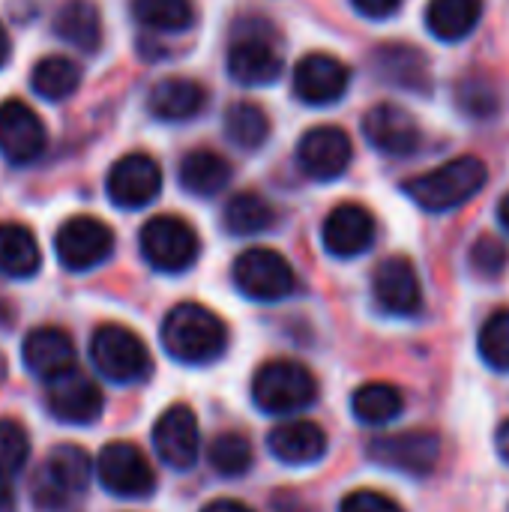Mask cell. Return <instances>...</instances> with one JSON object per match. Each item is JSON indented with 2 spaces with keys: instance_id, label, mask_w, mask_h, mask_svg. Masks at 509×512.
Returning <instances> with one entry per match:
<instances>
[{
  "instance_id": "obj_12",
  "label": "cell",
  "mask_w": 509,
  "mask_h": 512,
  "mask_svg": "<svg viewBox=\"0 0 509 512\" xmlns=\"http://www.w3.org/2000/svg\"><path fill=\"white\" fill-rule=\"evenodd\" d=\"M162 189V168L147 153H126L117 159L105 177V192L120 210H141L156 201Z\"/></svg>"
},
{
  "instance_id": "obj_40",
  "label": "cell",
  "mask_w": 509,
  "mask_h": 512,
  "mask_svg": "<svg viewBox=\"0 0 509 512\" xmlns=\"http://www.w3.org/2000/svg\"><path fill=\"white\" fill-rule=\"evenodd\" d=\"M201 512H255L252 507L240 504V501H231V498H219L213 504H207Z\"/></svg>"
},
{
  "instance_id": "obj_2",
  "label": "cell",
  "mask_w": 509,
  "mask_h": 512,
  "mask_svg": "<svg viewBox=\"0 0 509 512\" xmlns=\"http://www.w3.org/2000/svg\"><path fill=\"white\" fill-rule=\"evenodd\" d=\"M489 183V168L477 156H459L453 162H444L441 168L420 174L405 183V192L411 201L429 213H447L462 204H468L483 186Z\"/></svg>"
},
{
  "instance_id": "obj_37",
  "label": "cell",
  "mask_w": 509,
  "mask_h": 512,
  "mask_svg": "<svg viewBox=\"0 0 509 512\" xmlns=\"http://www.w3.org/2000/svg\"><path fill=\"white\" fill-rule=\"evenodd\" d=\"M507 261V246H504L498 237H489V234H486V237H480V240L471 246V267H474V273H480V276H486V279L501 276L504 267H507Z\"/></svg>"
},
{
  "instance_id": "obj_36",
  "label": "cell",
  "mask_w": 509,
  "mask_h": 512,
  "mask_svg": "<svg viewBox=\"0 0 509 512\" xmlns=\"http://www.w3.org/2000/svg\"><path fill=\"white\" fill-rule=\"evenodd\" d=\"M30 459V435L18 420H0V474L15 477Z\"/></svg>"
},
{
  "instance_id": "obj_31",
  "label": "cell",
  "mask_w": 509,
  "mask_h": 512,
  "mask_svg": "<svg viewBox=\"0 0 509 512\" xmlns=\"http://www.w3.org/2000/svg\"><path fill=\"white\" fill-rule=\"evenodd\" d=\"M225 135L240 150H258L270 138V117L255 102H234L225 111Z\"/></svg>"
},
{
  "instance_id": "obj_24",
  "label": "cell",
  "mask_w": 509,
  "mask_h": 512,
  "mask_svg": "<svg viewBox=\"0 0 509 512\" xmlns=\"http://www.w3.org/2000/svg\"><path fill=\"white\" fill-rule=\"evenodd\" d=\"M231 162L225 156H219L216 150H189L180 159V171L177 180L189 195L198 198H213L219 195L228 183H231Z\"/></svg>"
},
{
  "instance_id": "obj_8",
  "label": "cell",
  "mask_w": 509,
  "mask_h": 512,
  "mask_svg": "<svg viewBox=\"0 0 509 512\" xmlns=\"http://www.w3.org/2000/svg\"><path fill=\"white\" fill-rule=\"evenodd\" d=\"M96 477L114 498H147L156 489V474L147 456L129 441H111L96 459Z\"/></svg>"
},
{
  "instance_id": "obj_23",
  "label": "cell",
  "mask_w": 509,
  "mask_h": 512,
  "mask_svg": "<svg viewBox=\"0 0 509 512\" xmlns=\"http://www.w3.org/2000/svg\"><path fill=\"white\" fill-rule=\"evenodd\" d=\"M207 105V90L195 78H162L147 96V111L165 123H183L201 114Z\"/></svg>"
},
{
  "instance_id": "obj_41",
  "label": "cell",
  "mask_w": 509,
  "mask_h": 512,
  "mask_svg": "<svg viewBox=\"0 0 509 512\" xmlns=\"http://www.w3.org/2000/svg\"><path fill=\"white\" fill-rule=\"evenodd\" d=\"M15 492H12V486H9V477L6 474H0V512H15Z\"/></svg>"
},
{
  "instance_id": "obj_3",
  "label": "cell",
  "mask_w": 509,
  "mask_h": 512,
  "mask_svg": "<svg viewBox=\"0 0 509 512\" xmlns=\"http://www.w3.org/2000/svg\"><path fill=\"white\" fill-rule=\"evenodd\" d=\"M252 399L270 417H291L318 399V384L303 363L270 360L252 378Z\"/></svg>"
},
{
  "instance_id": "obj_17",
  "label": "cell",
  "mask_w": 509,
  "mask_h": 512,
  "mask_svg": "<svg viewBox=\"0 0 509 512\" xmlns=\"http://www.w3.org/2000/svg\"><path fill=\"white\" fill-rule=\"evenodd\" d=\"M363 135L366 141L387 156H411L417 153L423 132L411 111H405L396 102H378L363 117Z\"/></svg>"
},
{
  "instance_id": "obj_10",
  "label": "cell",
  "mask_w": 509,
  "mask_h": 512,
  "mask_svg": "<svg viewBox=\"0 0 509 512\" xmlns=\"http://www.w3.org/2000/svg\"><path fill=\"white\" fill-rule=\"evenodd\" d=\"M369 459L381 468L408 474V477H426L435 471L441 459V441L438 435L426 429H411L399 435H381L369 441Z\"/></svg>"
},
{
  "instance_id": "obj_33",
  "label": "cell",
  "mask_w": 509,
  "mask_h": 512,
  "mask_svg": "<svg viewBox=\"0 0 509 512\" xmlns=\"http://www.w3.org/2000/svg\"><path fill=\"white\" fill-rule=\"evenodd\" d=\"M378 72L402 87H426V57L408 45H381L378 51Z\"/></svg>"
},
{
  "instance_id": "obj_20",
  "label": "cell",
  "mask_w": 509,
  "mask_h": 512,
  "mask_svg": "<svg viewBox=\"0 0 509 512\" xmlns=\"http://www.w3.org/2000/svg\"><path fill=\"white\" fill-rule=\"evenodd\" d=\"M285 69V57L264 36H243L228 48V75L243 87L273 84Z\"/></svg>"
},
{
  "instance_id": "obj_18",
  "label": "cell",
  "mask_w": 509,
  "mask_h": 512,
  "mask_svg": "<svg viewBox=\"0 0 509 512\" xmlns=\"http://www.w3.org/2000/svg\"><path fill=\"white\" fill-rule=\"evenodd\" d=\"M294 93L306 105H333L345 96L351 84V69L333 54H306L294 66Z\"/></svg>"
},
{
  "instance_id": "obj_21",
  "label": "cell",
  "mask_w": 509,
  "mask_h": 512,
  "mask_svg": "<svg viewBox=\"0 0 509 512\" xmlns=\"http://www.w3.org/2000/svg\"><path fill=\"white\" fill-rule=\"evenodd\" d=\"M21 360L30 375L42 378L45 384L69 369H75V345L72 336L60 327H36L24 336Z\"/></svg>"
},
{
  "instance_id": "obj_6",
  "label": "cell",
  "mask_w": 509,
  "mask_h": 512,
  "mask_svg": "<svg viewBox=\"0 0 509 512\" xmlns=\"http://www.w3.org/2000/svg\"><path fill=\"white\" fill-rule=\"evenodd\" d=\"M231 276L237 291L255 303H279L297 291L294 267L282 252L267 246H252L243 255H237Z\"/></svg>"
},
{
  "instance_id": "obj_16",
  "label": "cell",
  "mask_w": 509,
  "mask_h": 512,
  "mask_svg": "<svg viewBox=\"0 0 509 512\" xmlns=\"http://www.w3.org/2000/svg\"><path fill=\"white\" fill-rule=\"evenodd\" d=\"M354 159V147L345 129L339 126H315L297 144V162L312 180H336L348 171Z\"/></svg>"
},
{
  "instance_id": "obj_14",
  "label": "cell",
  "mask_w": 509,
  "mask_h": 512,
  "mask_svg": "<svg viewBox=\"0 0 509 512\" xmlns=\"http://www.w3.org/2000/svg\"><path fill=\"white\" fill-rule=\"evenodd\" d=\"M372 297L381 312L393 318H411L423 309V285L417 267L402 258H384L372 273Z\"/></svg>"
},
{
  "instance_id": "obj_39",
  "label": "cell",
  "mask_w": 509,
  "mask_h": 512,
  "mask_svg": "<svg viewBox=\"0 0 509 512\" xmlns=\"http://www.w3.org/2000/svg\"><path fill=\"white\" fill-rule=\"evenodd\" d=\"M354 3V9L360 12V15H366V18H390V15H396L399 12V6H402V0H351Z\"/></svg>"
},
{
  "instance_id": "obj_30",
  "label": "cell",
  "mask_w": 509,
  "mask_h": 512,
  "mask_svg": "<svg viewBox=\"0 0 509 512\" xmlns=\"http://www.w3.org/2000/svg\"><path fill=\"white\" fill-rule=\"evenodd\" d=\"M78 84H81V69H78V63H72L63 54L42 57L30 72V87L48 102H60V99L72 96L78 90Z\"/></svg>"
},
{
  "instance_id": "obj_5",
  "label": "cell",
  "mask_w": 509,
  "mask_h": 512,
  "mask_svg": "<svg viewBox=\"0 0 509 512\" xmlns=\"http://www.w3.org/2000/svg\"><path fill=\"white\" fill-rule=\"evenodd\" d=\"M90 360L111 384H138L150 375V351L138 333L123 324H102L90 336Z\"/></svg>"
},
{
  "instance_id": "obj_38",
  "label": "cell",
  "mask_w": 509,
  "mask_h": 512,
  "mask_svg": "<svg viewBox=\"0 0 509 512\" xmlns=\"http://www.w3.org/2000/svg\"><path fill=\"white\" fill-rule=\"evenodd\" d=\"M339 512H405L399 501H393L390 495L384 492H375V489H360V492H351L342 498Z\"/></svg>"
},
{
  "instance_id": "obj_25",
  "label": "cell",
  "mask_w": 509,
  "mask_h": 512,
  "mask_svg": "<svg viewBox=\"0 0 509 512\" xmlns=\"http://www.w3.org/2000/svg\"><path fill=\"white\" fill-rule=\"evenodd\" d=\"M54 36L75 45L84 54L99 51L102 45V15L93 0H66L54 12Z\"/></svg>"
},
{
  "instance_id": "obj_1",
  "label": "cell",
  "mask_w": 509,
  "mask_h": 512,
  "mask_svg": "<svg viewBox=\"0 0 509 512\" xmlns=\"http://www.w3.org/2000/svg\"><path fill=\"white\" fill-rule=\"evenodd\" d=\"M162 348L183 366H207L228 348L225 321L201 303H180L162 321Z\"/></svg>"
},
{
  "instance_id": "obj_34",
  "label": "cell",
  "mask_w": 509,
  "mask_h": 512,
  "mask_svg": "<svg viewBox=\"0 0 509 512\" xmlns=\"http://www.w3.org/2000/svg\"><path fill=\"white\" fill-rule=\"evenodd\" d=\"M252 444L246 435L240 432H222L219 438H213L210 450H207V462L219 477H243L252 468Z\"/></svg>"
},
{
  "instance_id": "obj_27",
  "label": "cell",
  "mask_w": 509,
  "mask_h": 512,
  "mask_svg": "<svg viewBox=\"0 0 509 512\" xmlns=\"http://www.w3.org/2000/svg\"><path fill=\"white\" fill-rule=\"evenodd\" d=\"M483 0H429L426 27L441 42H459L480 24Z\"/></svg>"
},
{
  "instance_id": "obj_19",
  "label": "cell",
  "mask_w": 509,
  "mask_h": 512,
  "mask_svg": "<svg viewBox=\"0 0 509 512\" xmlns=\"http://www.w3.org/2000/svg\"><path fill=\"white\" fill-rule=\"evenodd\" d=\"M375 216L360 204H339L321 225L324 249L333 258H357L375 243Z\"/></svg>"
},
{
  "instance_id": "obj_4",
  "label": "cell",
  "mask_w": 509,
  "mask_h": 512,
  "mask_svg": "<svg viewBox=\"0 0 509 512\" xmlns=\"http://www.w3.org/2000/svg\"><path fill=\"white\" fill-rule=\"evenodd\" d=\"M90 456L75 447L63 444L48 453L36 483H33V504L42 512L69 510L90 486Z\"/></svg>"
},
{
  "instance_id": "obj_44",
  "label": "cell",
  "mask_w": 509,
  "mask_h": 512,
  "mask_svg": "<svg viewBox=\"0 0 509 512\" xmlns=\"http://www.w3.org/2000/svg\"><path fill=\"white\" fill-rule=\"evenodd\" d=\"M498 219H501L504 231L509 234V195H504V198H501V204H498Z\"/></svg>"
},
{
  "instance_id": "obj_7",
  "label": "cell",
  "mask_w": 509,
  "mask_h": 512,
  "mask_svg": "<svg viewBox=\"0 0 509 512\" xmlns=\"http://www.w3.org/2000/svg\"><path fill=\"white\" fill-rule=\"evenodd\" d=\"M138 243H141L144 261L159 273H183L198 261V252H201V240L195 228L186 219L171 216V213L147 219Z\"/></svg>"
},
{
  "instance_id": "obj_22",
  "label": "cell",
  "mask_w": 509,
  "mask_h": 512,
  "mask_svg": "<svg viewBox=\"0 0 509 512\" xmlns=\"http://www.w3.org/2000/svg\"><path fill=\"white\" fill-rule=\"evenodd\" d=\"M267 447L276 462L306 468L327 456V432L312 420H288L267 435Z\"/></svg>"
},
{
  "instance_id": "obj_26",
  "label": "cell",
  "mask_w": 509,
  "mask_h": 512,
  "mask_svg": "<svg viewBox=\"0 0 509 512\" xmlns=\"http://www.w3.org/2000/svg\"><path fill=\"white\" fill-rule=\"evenodd\" d=\"M42 267V252L33 231L21 222H0V276L30 279Z\"/></svg>"
},
{
  "instance_id": "obj_9",
  "label": "cell",
  "mask_w": 509,
  "mask_h": 512,
  "mask_svg": "<svg viewBox=\"0 0 509 512\" xmlns=\"http://www.w3.org/2000/svg\"><path fill=\"white\" fill-rule=\"evenodd\" d=\"M54 252L60 264L72 273H87L111 258L114 231L96 216H72L57 228Z\"/></svg>"
},
{
  "instance_id": "obj_29",
  "label": "cell",
  "mask_w": 509,
  "mask_h": 512,
  "mask_svg": "<svg viewBox=\"0 0 509 512\" xmlns=\"http://www.w3.org/2000/svg\"><path fill=\"white\" fill-rule=\"evenodd\" d=\"M351 411L366 426H387L405 411L402 390L387 381H369L351 396Z\"/></svg>"
},
{
  "instance_id": "obj_28",
  "label": "cell",
  "mask_w": 509,
  "mask_h": 512,
  "mask_svg": "<svg viewBox=\"0 0 509 512\" xmlns=\"http://www.w3.org/2000/svg\"><path fill=\"white\" fill-rule=\"evenodd\" d=\"M222 222H225V231L234 234V237H255V234L273 228L276 210L258 192H237V195L228 198Z\"/></svg>"
},
{
  "instance_id": "obj_32",
  "label": "cell",
  "mask_w": 509,
  "mask_h": 512,
  "mask_svg": "<svg viewBox=\"0 0 509 512\" xmlns=\"http://www.w3.org/2000/svg\"><path fill=\"white\" fill-rule=\"evenodd\" d=\"M132 15L141 27L156 33H180L192 27V0H132Z\"/></svg>"
},
{
  "instance_id": "obj_13",
  "label": "cell",
  "mask_w": 509,
  "mask_h": 512,
  "mask_svg": "<svg viewBox=\"0 0 509 512\" xmlns=\"http://www.w3.org/2000/svg\"><path fill=\"white\" fill-rule=\"evenodd\" d=\"M48 132L24 99L0 102V156L9 165H30L45 153Z\"/></svg>"
},
{
  "instance_id": "obj_15",
  "label": "cell",
  "mask_w": 509,
  "mask_h": 512,
  "mask_svg": "<svg viewBox=\"0 0 509 512\" xmlns=\"http://www.w3.org/2000/svg\"><path fill=\"white\" fill-rule=\"evenodd\" d=\"M153 450L159 462L171 471H189L201 453L198 420L189 405H171L153 426Z\"/></svg>"
},
{
  "instance_id": "obj_43",
  "label": "cell",
  "mask_w": 509,
  "mask_h": 512,
  "mask_svg": "<svg viewBox=\"0 0 509 512\" xmlns=\"http://www.w3.org/2000/svg\"><path fill=\"white\" fill-rule=\"evenodd\" d=\"M9 51H12V45H9V33H6V27L0 24V69L6 66V60H9Z\"/></svg>"
},
{
  "instance_id": "obj_35",
  "label": "cell",
  "mask_w": 509,
  "mask_h": 512,
  "mask_svg": "<svg viewBox=\"0 0 509 512\" xmlns=\"http://www.w3.org/2000/svg\"><path fill=\"white\" fill-rule=\"evenodd\" d=\"M480 357L495 372H509V309L486 318L480 330Z\"/></svg>"
},
{
  "instance_id": "obj_11",
  "label": "cell",
  "mask_w": 509,
  "mask_h": 512,
  "mask_svg": "<svg viewBox=\"0 0 509 512\" xmlns=\"http://www.w3.org/2000/svg\"><path fill=\"white\" fill-rule=\"evenodd\" d=\"M45 408L54 420L69 426H90L102 417L105 399L93 378H87L78 369H69L48 381L45 390Z\"/></svg>"
},
{
  "instance_id": "obj_42",
  "label": "cell",
  "mask_w": 509,
  "mask_h": 512,
  "mask_svg": "<svg viewBox=\"0 0 509 512\" xmlns=\"http://www.w3.org/2000/svg\"><path fill=\"white\" fill-rule=\"evenodd\" d=\"M495 450H498L501 462H507L509 465V420H504V423L498 426V432H495Z\"/></svg>"
}]
</instances>
